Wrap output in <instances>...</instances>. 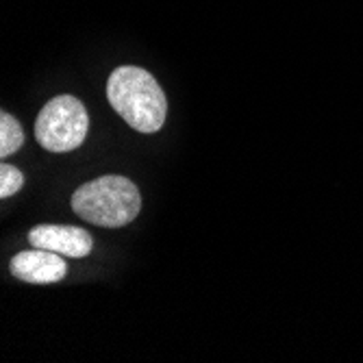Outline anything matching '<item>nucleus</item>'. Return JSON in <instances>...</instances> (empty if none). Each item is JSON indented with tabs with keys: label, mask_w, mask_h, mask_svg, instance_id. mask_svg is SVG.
Masks as SVG:
<instances>
[{
	"label": "nucleus",
	"mask_w": 363,
	"mask_h": 363,
	"mask_svg": "<svg viewBox=\"0 0 363 363\" xmlns=\"http://www.w3.org/2000/svg\"><path fill=\"white\" fill-rule=\"evenodd\" d=\"M72 209L89 224L118 228L138 218L142 196L133 181L107 174L81 185L72 196Z\"/></svg>",
	"instance_id": "obj_2"
},
{
	"label": "nucleus",
	"mask_w": 363,
	"mask_h": 363,
	"mask_svg": "<svg viewBox=\"0 0 363 363\" xmlns=\"http://www.w3.org/2000/svg\"><path fill=\"white\" fill-rule=\"evenodd\" d=\"M28 242L35 248L57 252L61 257H87L94 248V240L85 228L63 226V224H40L30 228Z\"/></svg>",
	"instance_id": "obj_4"
},
{
	"label": "nucleus",
	"mask_w": 363,
	"mask_h": 363,
	"mask_svg": "<svg viewBox=\"0 0 363 363\" xmlns=\"http://www.w3.org/2000/svg\"><path fill=\"white\" fill-rule=\"evenodd\" d=\"M89 128V116L83 103L74 96H57L44 105L35 122V138L42 148L50 152L77 150Z\"/></svg>",
	"instance_id": "obj_3"
},
{
	"label": "nucleus",
	"mask_w": 363,
	"mask_h": 363,
	"mask_svg": "<svg viewBox=\"0 0 363 363\" xmlns=\"http://www.w3.org/2000/svg\"><path fill=\"white\" fill-rule=\"evenodd\" d=\"M11 274L26 283L46 285V283L61 281L68 274V266H65V259L61 255L33 246L30 250H22L13 255Z\"/></svg>",
	"instance_id": "obj_5"
},
{
	"label": "nucleus",
	"mask_w": 363,
	"mask_h": 363,
	"mask_svg": "<svg viewBox=\"0 0 363 363\" xmlns=\"http://www.w3.org/2000/svg\"><path fill=\"white\" fill-rule=\"evenodd\" d=\"M24 185V177L13 166H0V198H9L16 191H20Z\"/></svg>",
	"instance_id": "obj_7"
},
{
	"label": "nucleus",
	"mask_w": 363,
	"mask_h": 363,
	"mask_svg": "<svg viewBox=\"0 0 363 363\" xmlns=\"http://www.w3.org/2000/svg\"><path fill=\"white\" fill-rule=\"evenodd\" d=\"M24 144V130L20 126V122L9 116L3 113L0 116V157H9L16 150H20Z\"/></svg>",
	"instance_id": "obj_6"
},
{
	"label": "nucleus",
	"mask_w": 363,
	"mask_h": 363,
	"mask_svg": "<svg viewBox=\"0 0 363 363\" xmlns=\"http://www.w3.org/2000/svg\"><path fill=\"white\" fill-rule=\"evenodd\" d=\"M113 111L138 133H157L168 116V101L150 72L138 65L116 68L107 83Z\"/></svg>",
	"instance_id": "obj_1"
}]
</instances>
